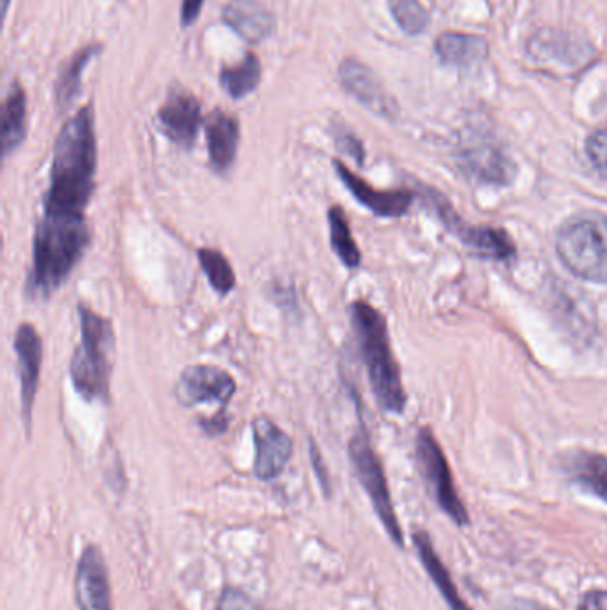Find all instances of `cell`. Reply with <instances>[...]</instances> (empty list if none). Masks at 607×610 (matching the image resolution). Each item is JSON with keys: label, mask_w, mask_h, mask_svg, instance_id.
Instances as JSON below:
<instances>
[{"label": "cell", "mask_w": 607, "mask_h": 610, "mask_svg": "<svg viewBox=\"0 0 607 610\" xmlns=\"http://www.w3.org/2000/svg\"><path fill=\"white\" fill-rule=\"evenodd\" d=\"M97 176V135L93 106H84L59 130L43 216L86 220Z\"/></svg>", "instance_id": "cell-1"}, {"label": "cell", "mask_w": 607, "mask_h": 610, "mask_svg": "<svg viewBox=\"0 0 607 610\" xmlns=\"http://www.w3.org/2000/svg\"><path fill=\"white\" fill-rule=\"evenodd\" d=\"M88 220H56L41 216L32 239V265L28 295L47 301L67 283L90 247Z\"/></svg>", "instance_id": "cell-2"}, {"label": "cell", "mask_w": 607, "mask_h": 610, "mask_svg": "<svg viewBox=\"0 0 607 610\" xmlns=\"http://www.w3.org/2000/svg\"><path fill=\"white\" fill-rule=\"evenodd\" d=\"M349 313L376 402L387 413L401 414L407 407V393L394 357L387 319L366 301L354 302Z\"/></svg>", "instance_id": "cell-3"}, {"label": "cell", "mask_w": 607, "mask_h": 610, "mask_svg": "<svg viewBox=\"0 0 607 610\" xmlns=\"http://www.w3.org/2000/svg\"><path fill=\"white\" fill-rule=\"evenodd\" d=\"M81 343L70 361L73 387L88 402H109L112 354L117 345L115 327L106 316L86 304L79 305Z\"/></svg>", "instance_id": "cell-4"}, {"label": "cell", "mask_w": 607, "mask_h": 610, "mask_svg": "<svg viewBox=\"0 0 607 610\" xmlns=\"http://www.w3.org/2000/svg\"><path fill=\"white\" fill-rule=\"evenodd\" d=\"M556 252L563 266L589 283L607 284V216L571 218L559 229Z\"/></svg>", "instance_id": "cell-5"}, {"label": "cell", "mask_w": 607, "mask_h": 610, "mask_svg": "<svg viewBox=\"0 0 607 610\" xmlns=\"http://www.w3.org/2000/svg\"><path fill=\"white\" fill-rule=\"evenodd\" d=\"M349 459H351L358 481L371 499L372 508L380 518L381 525L387 530V534L396 547L405 548V535H402L401 525H399L398 516L394 511L392 496H390L384 466H381L378 453L372 449L371 440H369V434L364 425L349 441Z\"/></svg>", "instance_id": "cell-6"}, {"label": "cell", "mask_w": 607, "mask_h": 610, "mask_svg": "<svg viewBox=\"0 0 607 610\" xmlns=\"http://www.w3.org/2000/svg\"><path fill=\"white\" fill-rule=\"evenodd\" d=\"M417 464L425 481L429 496L437 503L438 509L451 518L458 527H467L470 523L469 511L461 502L460 494L456 491L452 481L451 468L447 463L437 437L429 429H422L417 434L416 441Z\"/></svg>", "instance_id": "cell-7"}, {"label": "cell", "mask_w": 607, "mask_h": 610, "mask_svg": "<svg viewBox=\"0 0 607 610\" xmlns=\"http://www.w3.org/2000/svg\"><path fill=\"white\" fill-rule=\"evenodd\" d=\"M236 390V381L230 373L212 364H195L180 373L175 395L183 407L218 404L219 409L227 411Z\"/></svg>", "instance_id": "cell-8"}, {"label": "cell", "mask_w": 607, "mask_h": 610, "mask_svg": "<svg viewBox=\"0 0 607 610\" xmlns=\"http://www.w3.org/2000/svg\"><path fill=\"white\" fill-rule=\"evenodd\" d=\"M340 86L364 108L384 118L398 115V104L392 95L385 90L380 79L371 68L355 58H346L339 65Z\"/></svg>", "instance_id": "cell-9"}, {"label": "cell", "mask_w": 607, "mask_h": 610, "mask_svg": "<svg viewBox=\"0 0 607 610\" xmlns=\"http://www.w3.org/2000/svg\"><path fill=\"white\" fill-rule=\"evenodd\" d=\"M157 126L171 144L191 148L201 126L200 100L189 91H171L157 111Z\"/></svg>", "instance_id": "cell-10"}, {"label": "cell", "mask_w": 607, "mask_h": 610, "mask_svg": "<svg viewBox=\"0 0 607 610\" xmlns=\"http://www.w3.org/2000/svg\"><path fill=\"white\" fill-rule=\"evenodd\" d=\"M255 441V476L260 481L277 479L292 455V440L271 417H255L251 423Z\"/></svg>", "instance_id": "cell-11"}, {"label": "cell", "mask_w": 607, "mask_h": 610, "mask_svg": "<svg viewBox=\"0 0 607 610\" xmlns=\"http://www.w3.org/2000/svg\"><path fill=\"white\" fill-rule=\"evenodd\" d=\"M14 354L19 360L20 396H22L23 423L31 432L32 407L40 386L41 360H43V343L40 334L31 324H22L14 336Z\"/></svg>", "instance_id": "cell-12"}, {"label": "cell", "mask_w": 607, "mask_h": 610, "mask_svg": "<svg viewBox=\"0 0 607 610\" xmlns=\"http://www.w3.org/2000/svg\"><path fill=\"white\" fill-rule=\"evenodd\" d=\"M76 598L79 610H112L108 565L99 548H84L76 573Z\"/></svg>", "instance_id": "cell-13"}, {"label": "cell", "mask_w": 607, "mask_h": 610, "mask_svg": "<svg viewBox=\"0 0 607 610\" xmlns=\"http://www.w3.org/2000/svg\"><path fill=\"white\" fill-rule=\"evenodd\" d=\"M334 168H336L339 179L342 180V185L351 191L358 203L367 207L369 211L375 213L376 216L399 218V216L407 215L411 203H414V194H410L407 189L381 191V189L372 188L367 180L349 170L345 163L339 161V159L334 161Z\"/></svg>", "instance_id": "cell-14"}, {"label": "cell", "mask_w": 607, "mask_h": 610, "mask_svg": "<svg viewBox=\"0 0 607 610\" xmlns=\"http://www.w3.org/2000/svg\"><path fill=\"white\" fill-rule=\"evenodd\" d=\"M465 170L487 185H508L514 179V161L491 139L474 138L461 145Z\"/></svg>", "instance_id": "cell-15"}, {"label": "cell", "mask_w": 607, "mask_h": 610, "mask_svg": "<svg viewBox=\"0 0 607 610\" xmlns=\"http://www.w3.org/2000/svg\"><path fill=\"white\" fill-rule=\"evenodd\" d=\"M440 216L446 222L447 227L461 239L465 247L472 250L476 256L482 259L509 260L515 256V245L505 230L494 229V227H470L461 224L460 218L452 213L451 207L446 204H438Z\"/></svg>", "instance_id": "cell-16"}, {"label": "cell", "mask_w": 607, "mask_h": 610, "mask_svg": "<svg viewBox=\"0 0 607 610\" xmlns=\"http://www.w3.org/2000/svg\"><path fill=\"white\" fill-rule=\"evenodd\" d=\"M207 150H209L210 167L218 174H227L236 161L241 127L236 117L223 109H215L206 118Z\"/></svg>", "instance_id": "cell-17"}, {"label": "cell", "mask_w": 607, "mask_h": 610, "mask_svg": "<svg viewBox=\"0 0 607 610\" xmlns=\"http://www.w3.org/2000/svg\"><path fill=\"white\" fill-rule=\"evenodd\" d=\"M223 22L248 43L268 40L275 31V14L257 0H232L223 8Z\"/></svg>", "instance_id": "cell-18"}, {"label": "cell", "mask_w": 607, "mask_h": 610, "mask_svg": "<svg viewBox=\"0 0 607 610\" xmlns=\"http://www.w3.org/2000/svg\"><path fill=\"white\" fill-rule=\"evenodd\" d=\"M414 544H416L420 562L426 568V573L429 574V579L434 580L435 588L442 594L447 607L451 610H472L467 606V601L460 597L451 573L447 570L442 559L438 557L437 550L431 543V538L426 534L425 530H417L414 534Z\"/></svg>", "instance_id": "cell-19"}, {"label": "cell", "mask_w": 607, "mask_h": 610, "mask_svg": "<svg viewBox=\"0 0 607 610\" xmlns=\"http://www.w3.org/2000/svg\"><path fill=\"white\" fill-rule=\"evenodd\" d=\"M99 52H102L100 43H88L73 52L72 58L68 59L61 68V73L56 81V108L59 112H67L76 102L77 95L81 94L82 73Z\"/></svg>", "instance_id": "cell-20"}, {"label": "cell", "mask_w": 607, "mask_h": 610, "mask_svg": "<svg viewBox=\"0 0 607 610\" xmlns=\"http://www.w3.org/2000/svg\"><path fill=\"white\" fill-rule=\"evenodd\" d=\"M435 50L444 63L452 67H472L487 58V41L464 32H444L435 41Z\"/></svg>", "instance_id": "cell-21"}, {"label": "cell", "mask_w": 607, "mask_h": 610, "mask_svg": "<svg viewBox=\"0 0 607 610\" xmlns=\"http://www.w3.org/2000/svg\"><path fill=\"white\" fill-rule=\"evenodd\" d=\"M28 136V97L20 82L11 85L2 106V150L10 156Z\"/></svg>", "instance_id": "cell-22"}, {"label": "cell", "mask_w": 607, "mask_h": 610, "mask_svg": "<svg viewBox=\"0 0 607 610\" xmlns=\"http://www.w3.org/2000/svg\"><path fill=\"white\" fill-rule=\"evenodd\" d=\"M567 472L579 488L607 503V455L577 452L568 461Z\"/></svg>", "instance_id": "cell-23"}, {"label": "cell", "mask_w": 607, "mask_h": 610, "mask_svg": "<svg viewBox=\"0 0 607 610\" xmlns=\"http://www.w3.org/2000/svg\"><path fill=\"white\" fill-rule=\"evenodd\" d=\"M260 79H262V65L253 52H248L242 61L232 67H225L219 73L221 88L233 100L245 99L253 94L259 88Z\"/></svg>", "instance_id": "cell-24"}, {"label": "cell", "mask_w": 607, "mask_h": 610, "mask_svg": "<svg viewBox=\"0 0 607 610\" xmlns=\"http://www.w3.org/2000/svg\"><path fill=\"white\" fill-rule=\"evenodd\" d=\"M328 225H330L331 248L337 257L342 260L346 268L355 269L362 263V254L351 234L348 216L340 206H331L328 211Z\"/></svg>", "instance_id": "cell-25"}, {"label": "cell", "mask_w": 607, "mask_h": 610, "mask_svg": "<svg viewBox=\"0 0 607 610\" xmlns=\"http://www.w3.org/2000/svg\"><path fill=\"white\" fill-rule=\"evenodd\" d=\"M198 260H200L203 274L209 278L210 286L215 292L225 296L236 287V272H233L230 260L216 250V248L203 247L198 250Z\"/></svg>", "instance_id": "cell-26"}, {"label": "cell", "mask_w": 607, "mask_h": 610, "mask_svg": "<svg viewBox=\"0 0 607 610\" xmlns=\"http://www.w3.org/2000/svg\"><path fill=\"white\" fill-rule=\"evenodd\" d=\"M389 10L399 28L407 35L416 37L429 26V14L419 0H387Z\"/></svg>", "instance_id": "cell-27"}, {"label": "cell", "mask_w": 607, "mask_h": 610, "mask_svg": "<svg viewBox=\"0 0 607 610\" xmlns=\"http://www.w3.org/2000/svg\"><path fill=\"white\" fill-rule=\"evenodd\" d=\"M586 154L595 170L607 177V129L597 130L586 139Z\"/></svg>", "instance_id": "cell-28"}, {"label": "cell", "mask_w": 607, "mask_h": 610, "mask_svg": "<svg viewBox=\"0 0 607 610\" xmlns=\"http://www.w3.org/2000/svg\"><path fill=\"white\" fill-rule=\"evenodd\" d=\"M334 138H336V145L339 150L355 159L358 165H362L366 159V152H364V145L351 130L346 129L345 126H337L334 129Z\"/></svg>", "instance_id": "cell-29"}, {"label": "cell", "mask_w": 607, "mask_h": 610, "mask_svg": "<svg viewBox=\"0 0 607 610\" xmlns=\"http://www.w3.org/2000/svg\"><path fill=\"white\" fill-rule=\"evenodd\" d=\"M216 610H259V607L241 589L228 588L219 598Z\"/></svg>", "instance_id": "cell-30"}, {"label": "cell", "mask_w": 607, "mask_h": 610, "mask_svg": "<svg viewBox=\"0 0 607 610\" xmlns=\"http://www.w3.org/2000/svg\"><path fill=\"white\" fill-rule=\"evenodd\" d=\"M310 459H312L314 472L318 475V481L319 484H321L322 491L330 496V476H328V470L327 466H325V461H322L321 452H319V449L314 441H310Z\"/></svg>", "instance_id": "cell-31"}, {"label": "cell", "mask_w": 607, "mask_h": 610, "mask_svg": "<svg viewBox=\"0 0 607 610\" xmlns=\"http://www.w3.org/2000/svg\"><path fill=\"white\" fill-rule=\"evenodd\" d=\"M206 0H182L180 6V26L183 29L191 28L192 23L200 19Z\"/></svg>", "instance_id": "cell-32"}, {"label": "cell", "mask_w": 607, "mask_h": 610, "mask_svg": "<svg viewBox=\"0 0 607 610\" xmlns=\"http://www.w3.org/2000/svg\"><path fill=\"white\" fill-rule=\"evenodd\" d=\"M228 425H230V417L227 416V411H218L209 420H206V417H201L200 420L201 431L206 432L207 435L225 434Z\"/></svg>", "instance_id": "cell-33"}, {"label": "cell", "mask_w": 607, "mask_h": 610, "mask_svg": "<svg viewBox=\"0 0 607 610\" xmlns=\"http://www.w3.org/2000/svg\"><path fill=\"white\" fill-rule=\"evenodd\" d=\"M577 610H607L606 589H591L580 598Z\"/></svg>", "instance_id": "cell-34"}, {"label": "cell", "mask_w": 607, "mask_h": 610, "mask_svg": "<svg viewBox=\"0 0 607 610\" xmlns=\"http://www.w3.org/2000/svg\"><path fill=\"white\" fill-rule=\"evenodd\" d=\"M10 2L11 0H4V6H2V13H4V19L6 14H8V10H10Z\"/></svg>", "instance_id": "cell-35"}]
</instances>
